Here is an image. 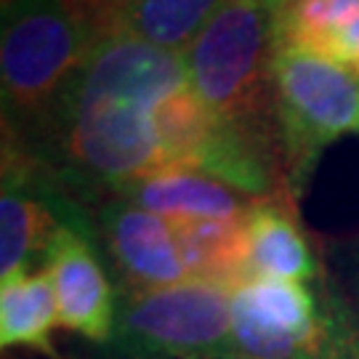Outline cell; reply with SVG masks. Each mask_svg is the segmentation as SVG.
I'll return each instance as SVG.
<instances>
[{
    "mask_svg": "<svg viewBox=\"0 0 359 359\" xmlns=\"http://www.w3.org/2000/svg\"><path fill=\"white\" fill-rule=\"evenodd\" d=\"M184 86L189 75L179 53L102 27L86 65L43 120L67 179L115 197L133 181L173 170L160 109Z\"/></svg>",
    "mask_w": 359,
    "mask_h": 359,
    "instance_id": "obj_1",
    "label": "cell"
},
{
    "mask_svg": "<svg viewBox=\"0 0 359 359\" xmlns=\"http://www.w3.org/2000/svg\"><path fill=\"white\" fill-rule=\"evenodd\" d=\"M274 13L269 0H229L181 59L194 93L218 120L277 147Z\"/></svg>",
    "mask_w": 359,
    "mask_h": 359,
    "instance_id": "obj_2",
    "label": "cell"
},
{
    "mask_svg": "<svg viewBox=\"0 0 359 359\" xmlns=\"http://www.w3.org/2000/svg\"><path fill=\"white\" fill-rule=\"evenodd\" d=\"M102 22L72 0H3V107L43 123L59 93L86 65Z\"/></svg>",
    "mask_w": 359,
    "mask_h": 359,
    "instance_id": "obj_3",
    "label": "cell"
},
{
    "mask_svg": "<svg viewBox=\"0 0 359 359\" xmlns=\"http://www.w3.org/2000/svg\"><path fill=\"white\" fill-rule=\"evenodd\" d=\"M274 133L290 197L306 189L322 152L359 126V75L293 46L274 43Z\"/></svg>",
    "mask_w": 359,
    "mask_h": 359,
    "instance_id": "obj_4",
    "label": "cell"
},
{
    "mask_svg": "<svg viewBox=\"0 0 359 359\" xmlns=\"http://www.w3.org/2000/svg\"><path fill=\"white\" fill-rule=\"evenodd\" d=\"M231 309L237 359H359V330L330 290L250 280Z\"/></svg>",
    "mask_w": 359,
    "mask_h": 359,
    "instance_id": "obj_5",
    "label": "cell"
},
{
    "mask_svg": "<svg viewBox=\"0 0 359 359\" xmlns=\"http://www.w3.org/2000/svg\"><path fill=\"white\" fill-rule=\"evenodd\" d=\"M231 287L203 280L130 290L115 338L136 359H237Z\"/></svg>",
    "mask_w": 359,
    "mask_h": 359,
    "instance_id": "obj_6",
    "label": "cell"
},
{
    "mask_svg": "<svg viewBox=\"0 0 359 359\" xmlns=\"http://www.w3.org/2000/svg\"><path fill=\"white\" fill-rule=\"evenodd\" d=\"M99 218L107 248L130 290H160L192 280L168 218L123 197H109Z\"/></svg>",
    "mask_w": 359,
    "mask_h": 359,
    "instance_id": "obj_7",
    "label": "cell"
},
{
    "mask_svg": "<svg viewBox=\"0 0 359 359\" xmlns=\"http://www.w3.org/2000/svg\"><path fill=\"white\" fill-rule=\"evenodd\" d=\"M46 266L56 290L62 325L93 344H109L117 330L115 290L88 240L62 224L53 234Z\"/></svg>",
    "mask_w": 359,
    "mask_h": 359,
    "instance_id": "obj_8",
    "label": "cell"
},
{
    "mask_svg": "<svg viewBox=\"0 0 359 359\" xmlns=\"http://www.w3.org/2000/svg\"><path fill=\"white\" fill-rule=\"evenodd\" d=\"M16 147L6 144L3 194H0V280L32 274L35 261H46L53 234L62 226L51 208L29 187V170Z\"/></svg>",
    "mask_w": 359,
    "mask_h": 359,
    "instance_id": "obj_9",
    "label": "cell"
},
{
    "mask_svg": "<svg viewBox=\"0 0 359 359\" xmlns=\"http://www.w3.org/2000/svg\"><path fill=\"white\" fill-rule=\"evenodd\" d=\"M290 194L258 197L245 216L248 226V283L290 280L309 283L317 277V261L306 234L287 205Z\"/></svg>",
    "mask_w": 359,
    "mask_h": 359,
    "instance_id": "obj_10",
    "label": "cell"
},
{
    "mask_svg": "<svg viewBox=\"0 0 359 359\" xmlns=\"http://www.w3.org/2000/svg\"><path fill=\"white\" fill-rule=\"evenodd\" d=\"M115 197H123L168 221H229L248 216L253 205V200L240 197L237 189L197 170H163L133 181Z\"/></svg>",
    "mask_w": 359,
    "mask_h": 359,
    "instance_id": "obj_11",
    "label": "cell"
},
{
    "mask_svg": "<svg viewBox=\"0 0 359 359\" xmlns=\"http://www.w3.org/2000/svg\"><path fill=\"white\" fill-rule=\"evenodd\" d=\"M226 3L229 0H112L102 27L181 56Z\"/></svg>",
    "mask_w": 359,
    "mask_h": 359,
    "instance_id": "obj_12",
    "label": "cell"
},
{
    "mask_svg": "<svg viewBox=\"0 0 359 359\" xmlns=\"http://www.w3.org/2000/svg\"><path fill=\"white\" fill-rule=\"evenodd\" d=\"M192 280L237 290L248 283V226L243 218L170 221Z\"/></svg>",
    "mask_w": 359,
    "mask_h": 359,
    "instance_id": "obj_13",
    "label": "cell"
},
{
    "mask_svg": "<svg viewBox=\"0 0 359 359\" xmlns=\"http://www.w3.org/2000/svg\"><path fill=\"white\" fill-rule=\"evenodd\" d=\"M62 325L51 274H25L0 287V344L3 348L27 346L53 354L51 330Z\"/></svg>",
    "mask_w": 359,
    "mask_h": 359,
    "instance_id": "obj_14",
    "label": "cell"
},
{
    "mask_svg": "<svg viewBox=\"0 0 359 359\" xmlns=\"http://www.w3.org/2000/svg\"><path fill=\"white\" fill-rule=\"evenodd\" d=\"M359 19V0H290L274 13V43L333 62L338 40Z\"/></svg>",
    "mask_w": 359,
    "mask_h": 359,
    "instance_id": "obj_15",
    "label": "cell"
},
{
    "mask_svg": "<svg viewBox=\"0 0 359 359\" xmlns=\"http://www.w3.org/2000/svg\"><path fill=\"white\" fill-rule=\"evenodd\" d=\"M72 3H77L83 11H88L90 16H96L99 22L104 19V13H107V8L112 6V0H72Z\"/></svg>",
    "mask_w": 359,
    "mask_h": 359,
    "instance_id": "obj_16",
    "label": "cell"
},
{
    "mask_svg": "<svg viewBox=\"0 0 359 359\" xmlns=\"http://www.w3.org/2000/svg\"><path fill=\"white\" fill-rule=\"evenodd\" d=\"M271 6H274V11H280V8H283L285 3H290V0H269Z\"/></svg>",
    "mask_w": 359,
    "mask_h": 359,
    "instance_id": "obj_17",
    "label": "cell"
},
{
    "mask_svg": "<svg viewBox=\"0 0 359 359\" xmlns=\"http://www.w3.org/2000/svg\"><path fill=\"white\" fill-rule=\"evenodd\" d=\"M357 130H359V126H357Z\"/></svg>",
    "mask_w": 359,
    "mask_h": 359,
    "instance_id": "obj_18",
    "label": "cell"
}]
</instances>
